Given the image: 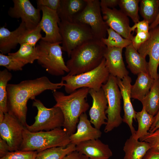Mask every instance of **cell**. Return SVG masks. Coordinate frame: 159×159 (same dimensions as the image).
<instances>
[{
	"instance_id": "1",
	"label": "cell",
	"mask_w": 159,
	"mask_h": 159,
	"mask_svg": "<svg viewBox=\"0 0 159 159\" xmlns=\"http://www.w3.org/2000/svg\"><path fill=\"white\" fill-rule=\"evenodd\" d=\"M64 85L62 80L59 83H53L45 76L23 81L17 84H8V112L15 116L26 127L27 124L26 117L28 100H34L36 96L45 90H57Z\"/></svg>"
},
{
	"instance_id": "2",
	"label": "cell",
	"mask_w": 159,
	"mask_h": 159,
	"mask_svg": "<svg viewBox=\"0 0 159 159\" xmlns=\"http://www.w3.org/2000/svg\"><path fill=\"white\" fill-rule=\"evenodd\" d=\"M90 90L86 87L81 88L68 95L57 90L53 92L56 102L54 106L61 110L64 119L63 129L69 135L75 132L80 115L89 108L86 99Z\"/></svg>"
},
{
	"instance_id": "3",
	"label": "cell",
	"mask_w": 159,
	"mask_h": 159,
	"mask_svg": "<svg viewBox=\"0 0 159 159\" xmlns=\"http://www.w3.org/2000/svg\"><path fill=\"white\" fill-rule=\"evenodd\" d=\"M106 47L101 40L95 38L76 48L66 63L69 70L67 74L77 75L97 67L104 58Z\"/></svg>"
},
{
	"instance_id": "4",
	"label": "cell",
	"mask_w": 159,
	"mask_h": 159,
	"mask_svg": "<svg viewBox=\"0 0 159 159\" xmlns=\"http://www.w3.org/2000/svg\"><path fill=\"white\" fill-rule=\"evenodd\" d=\"M69 135L61 127L49 131L33 132L25 127L19 150L37 151L38 153L51 148L66 147L70 143Z\"/></svg>"
},
{
	"instance_id": "5",
	"label": "cell",
	"mask_w": 159,
	"mask_h": 159,
	"mask_svg": "<svg viewBox=\"0 0 159 159\" xmlns=\"http://www.w3.org/2000/svg\"><path fill=\"white\" fill-rule=\"evenodd\" d=\"M110 75L104 58L100 64L94 69L77 75L67 74L62 77V81L64 82L65 91L69 94L83 87L98 91L107 82Z\"/></svg>"
},
{
	"instance_id": "6",
	"label": "cell",
	"mask_w": 159,
	"mask_h": 159,
	"mask_svg": "<svg viewBox=\"0 0 159 159\" xmlns=\"http://www.w3.org/2000/svg\"><path fill=\"white\" fill-rule=\"evenodd\" d=\"M61 44L62 42L51 43L41 39L36 46L38 63L53 76H62L69 72L63 57Z\"/></svg>"
},
{
	"instance_id": "7",
	"label": "cell",
	"mask_w": 159,
	"mask_h": 159,
	"mask_svg": "<svg viewBox=\"0 0 159 159\" xmlns=\"http://www.w3.org/2000/svg\"><path fill=\"white\" fill-rule=\"evenodd\" d=\"M59 26L62 50L67 52L69 57L76 48L95 38L90 27L85 24L61 21Z\"/></svg>"
},
{
	"instance_id": "8",
	"label": "cell",
	"mask_w": 159,
	"mask_h": 159,
	"mask_svg": "<svg viewBox=\"0 0 159 159\" xmlns=\"http://www.w3.org/2000/svg\"><path fill=\"white\" fill-rule=\"evenodd\" d=\"M102 88L107 101V107L105 111L107 120L104 130L105 132L107 133L119 127L123 121L121 115L122 97L116 77L111 74Z\"/></svg>"
},
{
	"instance_id": "9",
	"label": "cell",
	"mask_w": 159,
	"mask_h": 159,
	"mask_svg": "<svg viewBox=\"0 0 159 159\" xmlns=\"http://www.w3.org/2000/svg\"><path fill=\"white\" fill-rule=\"evenodd\" d=\"M32 106L37 110L35 121L31 125L27 124L26 128L33 132L44 130L49 131L63 126L64 119L61 109L54 106L48 108L39 100L34 99Z\"/></svg>"
},
{
	"instance_id": "10",
	"label": "cell",
	"mask_w": 159,
	"mask_h": 159,
	"mask_svg": "<svg viewBox=\"0 0 159 159\" xmlns=\"http://www.w3.org/2000/svg\"><path fill=\"white\" fill-rule=\"evenodd\" d=\"M86 1L85 8L75 17L73 22L88 25L95 37L101 40L106 38L109 27L102 15L100 1L99 0H86Z\"/></svg>"
},
{
	"instance_id": "11",
	"label": "cell",
	"mask_w": 159,
	"mask_h": 159,
	"mask_svg": "<svg viewBox=\"0 0 159 159\" xmlns=\"http://www.w3.org/2000/svg\"><path fill=\"white\" fill-rule=\"evenodd\" d=\"M0 123V138L5 140L10 152L19 150L23 140V134L25 128L13 115L6 113Z\"/></svg>"
},
{
	"instance_id": "12",
	"label": "cell",
	"mask_w": 159,
	"mask_h": 159,
	"mask_svg": "<svg viewBox=\"0 0 159 159\" xmlns=\"http://www.w3.org/2000/svg\"><path fill=\"white\" fill-rule=\"evenodd\" d=\"M14 5L10 7L8 14L11 17L20 18L26 28L32 29L36 27L41 20V10L35 8L29 0H13Z\"/></svg>"
},
{
	"instance_id": "13",
	"label": "cell",
	"mask_w": 159,
	"mask_h": 159,
	"mask_svg": "<svg viewBox=\"0 0 159 159\" xmlns=\"http://www.w3.org/2000/svg\"><path fill=\"white\" fill-rule=\"evenodd\" d=\"M149 39L137 50L142 56L146 58L148 55V70L151 77L154 80L159 79L158 68L159 65V25L149 31Z\"/></svg>"
},
{
	"instance_id": "14",
	"label": "cell",
	"mask_w": 159,
	"mask_h": 159,
	"mask_svg": "<svg viewBox=\"0 0 159 159\" xmlns=\"http://www.w3.org/2000/svg\"><path fill=\"white\" fill-rule=\"evenodd\" d=\"M101 9L103 19L108 27L124 38L132 41L134 36L128 17L115 8L101 7Z\"/></svg>"
},
{
	"instance_id": "15",
	"label": "cell",
	"mask_w": 159,
	"mask_h": 159,
	"mask_svg": "<svg viewBox=\"0 0 159 159\" xmlns=\"http://www.w3.org/2000/svg\"><path fill=\"white\" fill-rule=\"evenodd\" d=\"M42 12V16L39 22L42 30L45 36L41 39L51 43L62 42L59 23L61 21L57 11L46 7L37 8Z\"/></svg>"
},
{
	"instance_id": "16",
	"label": "cell",
	"mask_w": 159,
	"mask_h": 159,
	"mask_svg": "<svg viewBox=\"0 0 159 159\" xmlns=\"http://www.w3.org/2000/svg\"><path fill=\"white\" fill-rule=\"evenodd\" d=\"M89 94L92 100L89 111L90 120L95 127L100 130L103 125L106 124L105 111L107 107V100L102 88L98 91L90 89Z\"/></svg>"
},
{
	"instance_id": "17",
	"label": "cell",
	"mask_w": 159,
	"mask_h": 159,
	"mask_svg": "<svg viewBox=\"0 0 159 159\" xmlns=\"http://www.w3.org/2000/svg\"><path fill=\"white\" fill-rule=\"evenodd\" d=\"M116 79L123 100L124 115L123 121L128 125L132 135H133L136 131L133 125V120H136L137 112L133 108L131 100L132 79L128 75L122 79L117 77Z\"/></svg>"
},
{
	"instance_id": "18",
	"label": "cell",
	"mask_w": 159,
	"mask_h": 159,
	"mask_svg": "<svg viewBox=\"0 0 159 159\" xmlns=\"http://www.w3.org/2000/svg\"><path fill=\"white\" fill-rule=\"evenodd\" d=\"M123 49L106 47L104 55L106 67L110 74L121 79L129 74L123 59Z\"/></svg>"
},
{
	"instance_id": "19",
	"label": "cell",
	"mask_w": 159,
	"mask_h": 159,
	"mask_svg": "<svg viewBox=\"0 0 159 159\" xmlns=\"http://www.w3.org/2000/svg\"><path fill=\"white\" fill-rule=\"evenodd\" d=\"M77 129L76 132L69 136L70 143L76 145L84 142L98 139L102 135L100 130L92 126L86 113L80 116Z\"/></svg>"
},
{
	"instance_id": "20",
	"label": "cell",
	"mask_w": 159,
	"mask_h": 159,
	"mask_svg": "<svg viewBox=\"0 0 159 159\" xmlns=\"http://www.w3.org/2000/svg\"><path fill=\"white\" fill-rule=\"evenodd\" d=\"M76 150L90 159H109L112 155L109 145L99 139L80 143L76 145Z\"/></svg>"
},
{
	"instance_id": "21",
	"label": "cell",
	"mask_w": 159,
	"mask_h": 159,
	"mask_svg": "<svg viewBox=\"0 0 159 159\" xmlns=\"http://www.w3.org/2000/svg\"><path fill=\"white\" fill-rule=\"evenodd\" d=\"M25 24L21 22L19 26L13 31H10L4 26L0 28V51L5 54L10 53L19 44L20 36L26 29Z\"/></svg>"
},
{
	"instance_id": "22",
	"label": "cell",
	"mask_w": 159,
	"mask_h": 159,
	"mask_svg": "<svg viewBox=\"0 0 159 159\" xmlns=\"http://www.w3.org/2000/svg\"><path fill=\"white\" fill-rule=\"evenodd\" d=\"M86 4V0H60L57 13L61 21L73 22Z\"/></svg>"
},
{
	"instance_id": "23",
	"label": "cell",
	"mask_w": 159,
	"mask_h": 159,
	"mask_svg": "<svg viewBox=\"0 0 159 159\" xmlns=\"http://www.w3.org/2000/svg\"><path fill=\"white\" fill-rule=\"evenodd\" d=\"M125 55L128 67L134 74L142 72L148 73V62L146 58L140 54L132 44L125 48Z\"/></svg>"
},
{
	"instance_id": "24",
	"label": "cell",
	"mask_w": 159,
	"mask_h": 159,
	"mask_svg": "<svg viewBox=\"0 0 159 159\" xmlns=\"http://www.w3.org/2000/svg\"><path fill=\"white\" fill-rule=\"evenodd\" d=\"M151 148L148 143L135 139L131 135L125 143L123 148V159H142Z\"/></svg>"
},
{
	"instance_id": "25",
	"label": "cell",
	"mask_w": 159,
	"mask_h": 159,
	"mask_svg": "<svg viewBox=\"0 0 159 159\" xmlns=\"http://www.w3.org/2000/svg\"><path fill=\"white\" fill-rule=\"evenodd\" d=\"M154 81L148 73L138 74L135 84L131 86V98L141 102L149 92Z\"/></svg>"
},
{
	"instance_id": "26",
	"label": "cell",
	"mask_w": 159,
	"mask_h": 159,
	"mask_svg": "<svg viewBox=\"0 0 159 159\" xmlns=\"http://www.w3.org/2000/svg\"><path fill=\"white\" fill-rule=\"evenodd\" d=\"M143 107L155 116L159 110V79L155 80L149 92L141 102Z\"/></svg>"
},
{
	"instance_id": "27",
	"label": "cell",
	"mask_w": 159,
	"mask_h": 159,
	"mask_svg": "<svg viewBox=\"0 0 159 159\" xmlns=\"http://www.w3.org/2000/svg\"><path fill=\"white\" fill-rule=\"evenodd\" d=\"M136 118L138 124V129L133 135H131L135 139L138 140L148 135L153 124L154 116L149 114L144 107L141 111L137 112Z\"/></svg>"
},
{
	"instance_id": "28",
	"label": "cell",
	"mask_w": 159,
	"mask_h": 159,
	"mask_svg": "<svg viewBox=\"0 0 159 159\" xmlns=\"http://www.w3.org/2000/svg\"><path fill=\"white\" fill-rule=\"evenodd\" d=\"M76 145L70 143L66 147L51 148L38 153L36 159H62L76 150Z\"/></svg>"
},
{
	"instance_id": "29",
	"label": "cell",
	"mask_w": 159,
	"mask_h": 159,
	"mask_svg": "<svg viewBox=\"0 0 159 159\" xmlns=\"http://www.w3.org/2000/svg\"><path fill=\"white\" fill-rule=\"evenodd\" d=\"M19 50L14 53H10L8 55H11L18 60L26 64H32L38 58L36 46H33L26 43L20 44Z\"/></svg>"
},
{
	"instance_id": "30",
	"label": "cell",
	"mask_w": 159,
	"mask_h": 159,
	"mask_svg": "<svg viewBox=\"0 0 159 159\" xmlns=\"http://www.w3.org/2000/svg\"><path fill=\"white\" fill-rule=\"evenodd\" d=\"M139 10L143 19L149 24L154 20L159 10V0H141Z\"/></svg>"
},
{
	"instance_id": "31",
	"label": "cell",
	"mask_w": 159,
	"mask_h": 159,
	"mask_svg": "<svg viewBox=\"0 0 159 159\" xmlns=\"http://www.w3.org/2000/svg\"><path fill=\"white\" fill-rule=\"evenodd\" d=\"M11 73L6 69L0 71V110L8 112L7 88L8 82L12 78Z\"/></svg>"
},
{
	"instance_id": "32",
	"label": "cell",
	"mask_w": 159,
	"mask_h": 159,
	"mask_svg": "<svg viewBox=\"0 0 159 159\" xmlns=\"http://www.w3.org/2000/svg\"><path fill=\"white\" fill-rule=\"evenodd\" d=\"M107 33L108 37L102 38L101 40L107 47L123 49L131 44V41L124 38L110 28L107 29Z\"/></svg>"
},
{
	"instance_id": "33",
	"label": "cell",
	"mask_w": 159,
	"mask_h": 159,
	"mask_svg": "<svg viewBox=\"0 0 159 159\" xmlns=\"http://www.w3.org/2000/svg\"><path fill=\"white\" fill-rule=\"evenodd\" d=\"M139 0H119L118 6L120 10L129 17L135 24L140 21L138 14Z\"/></svg>"
},
{
	"instance_id": "34",
	"label": "cell",
	"mask_w": 159,
	"mask_h": 159,
	"mask_svg": "<svg viewBox=\"0 0 159 159\" xmlns=\"http://www.w3.org/2000/svg\"><path fill=\"white\" fill-rule=\"evenodd\" d=\"M42 30L39 23L35 28L32 29H26L19 37V44L26 43L36 46L37 42L43 37L41 34Z\"/></svg>"
},
{
	"instance_id": "35",
	"label": "cell",
	"mask_w": 159,
	"mask_h": 159,
	"mask_svg": "<svg viewBox=\"0 0 159 159\" xmlns=\"http://www.w3.org/2000/svg\"><path fill=\"white\" fill-rule=\"evenodd\" d=\"M25 65L11 55L0 53V66L5 67L9 71H21Z\"/></svg>"
},
{
	"instance_id": "36",
	"label": "cell",
	"mask_w": 159,
	"mask_h": 159,
	"mask_svg": "<svg viewBox=\"0 0 159 159\" xmlns=\"http://www.w3.org/2000/svg\"><path fill=\"white\" fill-rule=\"evenodd\" d=\"M37 151H24L18 150L9 152L0 159H36Z\"/></svg>"
},
{
	"instance_id": "37",
	"label": "cell",
	"mask_w": 159,
	"mask_h": 159,
	"mask_svg": "<svg viewBox=\"0 0 159 159\" xmlns=\"http://www.w3.org/2000/svg\"><path fill=\"white\" fill-rule=\"evenodd\" d=\"M140 141L150 144L151 148L159 151V128L153 132L150 133L140 139Z\"/></svg>"
},
{
	"instance_id": "38",
	"label": "cell",
	"mask_w": 159,
	"mask_h": 159,
	"mask_svg": "<svg viewBox=\"0 0 159 159\" xmlns=\"http://www.w3.org/2000/svg\"><path fill=\"white\" fill-rule=\"evenodd\" d=\"M136 33V35L133 37L131 41V44L133 47L137 50L143 44L149 39L150 34V32H138Z\"/></svg>"
},
{
	"instance_id": "39",
	"label": "cell",
	"mask_w": 159,
	"mask_h": 159,
	"mask_svg": "<svg viewBox=\"0 0 159 159\" xmlns=\"http://www.w3.org/2000/svg\"><path fill=\"white\" fill-rule=\"evenodd\" d=\"M37 8L44 6L57 11L59 7L60 0H37Z\"/></svg>"
},
{
	"instance_id": "40",
	"label": "cell",
	"mask_w": 159,
	"mask_h": 159,
	"mask_svg": "<svg viewBox=\"0 0 159 159\" xmlns=\"http://www.w3.org/2000/svg\"><path fill=\"white\" fill-rule=\"evenodd\" d=\"M132 32L136 30V32H148L150 31V25L148 22L143 19L134 24L131 27Z\"/></svg>"
},
{
	"instance_id": "41",
	"label": "cell",
	"mask_w": 159,
	"mask_h": 159,
	"mask_svg": "<svg viewBox=\"0 0 159 159\" xmlns=\"http://www.w3.org/2000/svg\"><path fill=\"white\" fill-rule=\"evenodd\" d=\"M119 0H101L100 5L101 7H107L112 9L118 5Z\"/></svg>"
},
{
	"instance_id": "42",
	"label": "cell",
	"mask_w": 159,
	"mask_h": 159,
	"mask_svg": "<svg viewBox=\"0 0 159 159\" xmlns=\"http://www.w3.org/2000/svg\"><path fill=\"white\" fill-rule=\"evenodd\" d=\"M10 152L9 145L7 142L0 138V157H3Z\"/></svg>"
},
{
	"instance_id": "43",
	"label": "cell",
	"mask_w": 159,
	"mask_h": 159,
	"mask_svg": "<svg viewBox=\"0 0 159 159\" xmlns=\"http://www.w3.org/2000/svg\"><path fill=\"white\" fill-rule=\"evenodd\" d=\"M142 159H159V151L150 149Z\"/></svg>"
},
{
	"instance_id": "44",
	"label": "cell",
	"mask_w": 159,
	"mask_h": 159,
	"mask_svg": "<svg viewBox=\"0 0 159 159\" xmlns=\"http://www.w3.org/2000/svg\"><path fill=\"white\" fill-rule=\"evenodd\" d=\"M82 155L75 150L68 154L62 159H81Z\"/></svg>"
},
{
	"instance_id": "45",
	"label": "cell",
	"mask_w": 159,
	"mask_h": 159,
	"mask_svg": "<svg viewBox=\"0 0 159 159\" xmlns=\"http://www.w3.org/2000/svg\"><path fill=\"white\" fill-rule=\"evenodd\" d=\"M159 25V10L154 21L150 25V30L155 28Z\"/></svg>"
},
{
	"instance_id": "46",
	"label": "cell",
	"mask_w": 159,
	"mask_h": 159,
	"mask_svg": "<svg viewBox=\"0 0 159 159\" xmlns=\"http://www.w3.org/2000/svg\"><path fill=\"white\" fill-rule=\"evenodd\" d=\"M159 120V110L156 115L154 116V120L153 124L150 127L149 132L154 128L157 121Z\"/></svg>"
},
{
	"instance_id": "47",
	"label": "cell",
	"mask_w": 159,
	"mask_h": 159,
	"mask_svg": "<svg viewBox=\"0 0 159 159\" xmlns=\"http://www.w3.org/2000/svg\"><path fill=\"white\" fill-rule=\"evenodd\" d=\"M159 128V120L157 121L156 123L155 126L153 129L151 131L149 132L150 133L153 132L155 131L156 130Z\"/></svg>"
},
{
	"instance_id": "48",
	"label": "cell",
	"mask_w": 159,
	"mask_h": 159,
	"mask_svg": "<svg viewBox=\"0 0 159 159\" xmlns=\"http://www.w3.org/2000/svg\"><path fill=\"white\" fill-rule=\"evenodd\" d=\"M5 114L1 110H0V123L4 119Z\"/></svg>"
},
{
	"instance_id": "49",
	"label": "cell",
	"mask_w": 159,
	"mask_h": 159,
	"mask_svg": "<svg viewBox=\"0 0 159 159\" xmlns=\"http://www.w3.org/2000/svg\"><path fill=\"white\" fill-rule=\"evenodd\" d=\"M81 159H90L86 156L82 155Z\"/></svg>"
}]
</instances>
